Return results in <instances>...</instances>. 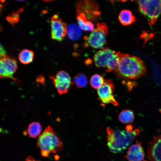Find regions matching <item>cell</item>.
<instances>
[{
	"label": "cell",
	"instance_id": "obj_1",
	"mask_svg": "<svg viewBox=\"0 0 161 161\" xmlns=\"http://www.w3.org/2000/svg\"><path fill=\"white\" fill-rule=\"evenodd\" d=\"M117 52L120 61L118 67L115 72L117 76L123 79H134L145 74V64L139 58L119 52Z\"/></svg>",
	"mask_w": 161,
	"mask_h": 161
},
{
	"label": "cell",
	"instance_id": "obj_2",
	"mask_svg": "<svg viewBox=\"0 0 161 161\" xmlns=\"http://www.w3.org/2000/svg\"><path fill=\"white\" fill-rule=\"evenodd\" d=\"M132 126L128 125L126 130H113L107 128V145L110 151L114 153L121 152L126 149L140 133L139 129H133Z\"/></svg>",
	"mask_w": 161,
	"mask_h": 161
},
{
	"label": "cell",
	"instance_id": "obj_3",
	"mask_svg": "<svg viewBox=\"0 0 161 161\" xmlns=\"http://www.w3.org/2000/svg\"><path fill=\"white\" fill-rule=\"evenodd\" d=\"M37 144L41 151L45 152L49 155L63 148L62 143L50 126L47 127L40 135Z\"/></svg>",
	"mask_w": 161,
	"mask_h": 161
},
{
	"label": "cell",
	"instance_id": "obj_4",
	"mask_svg": "<svg viewBox=\"0 0 161 161\" xmlns=\"http://www.w3.org/2000/svg\"><path fill=\"white\" fill-rule=\"evenodd\" d=\"M93 59L97 67H106L107 72L115 71L118 67L120 61L117 52L107 48H103L97 52Z\"/></svg>",
	"mask_w": 161,
	"mask_h": 161
},
{
	"label": "cell",
	"instance_id": "obj_5",
	"mask_svg": "<svg viewBox=\"0 0 161 161\" xmlns=\"http://www.w3.org/2000/svg\"><path fill=\"white\" fill-rule=\"evenodd\" d=\"M138 9L147 19L148 24H154L161 14V0H138Z\"/></svg>",
	"mask_w": 161,
	"mask_h": 161
},
{
	"label": "cell",
	"instance_id": "obj_6",
	"mask_svg": "<svg viewBox=\"0 0 161 161\" xmlns=\"http://www.w3.org/2000/svg\"><path fill=\"white\" fill-rule=\"evenodd\" d=\"M108 33L107 25L104 22H99L89 36H85L84 39L91 47L103 49L106 43V37Z\"/></svg>",
	"mask_w": 161,
	"mask_h": 161
},
{
	"label": "cell",
	"instance_id": "obj_7",
	"mask_svg": "<svg viewBox=\"0 0 161 161\" xmlns=\"http://www.w3.org/2000/svg\"><path fill=\"white\" fill-rule=\"evenodd\" d=\"M114 91V86L112 80H104L103 84L97 89L99 98L103 104L111 103L115 106L118 105L113 95Z\"/></svg>",
	"mask_w": 161,
	"mask_h": 161
},
{
	"label": "cell",
	"instance_id": "obj_8",
	"mask_svg": "<svg viewBox=\"0 0 161 161\" xmlns=\"http://www.w3.org/2000/svg\"><path fill=\"white\" fill-rule=\"evenodd\" d=\"M17 68L16 60L6 55L0 57V76L1 78H10L13 79V75Z\"/></svg>",
	"mask_w": 161,
	"mask_h": 161
},
{
	"label": "cell",
	"instance_id": "obj_9",
	"mask_svg": "<svg viewBox=\"0 0 161 161\" xmlns=\"http://www.w3.org/2000/svg\"><path fill=\"white\" fill-rule=\"evenodd\" d=\"M50 78L58 92L61 95L67 93L72 83L69 74L63 70L58 72L55 76H50Z\"/></svg>",
	"mask_w": 161,
	"mask_h": 161
},
{
	"label": "cell",
	"instance_id": "obj_10",
	"mask_svg": "<svg viewBox=\"0 0 161 161\" xmlns=\"http://www.w3.org/2000/svg\"><path fill=\"white\" fill-rule=\"evenodd\" d=\"M51 36L54 40L62 41L67 33L66 24L63 22L57 14L54 15L51 19Z\"/></svg>",
	"mask_w": 161,
	"mask_h": 161
},
{
	"label": "cell",
	"instance_id": "obj_11",
	"mask_svg": "<svg viewBox=\"0 0 161 161\" xmlns=\"http://www.w3.org/2000/svg\"><path fill=\"white\" fill-rule=\"evenodd\" d=\"M98 8L95 2L91 1H81L77 5L76 13H82L90 21L91 20L97 18L100 15Z\"/></svg>",
	"mask_w": 161,
	"mask_h": 161
},
{
	"label": "cell",
	"instance_id": "obj_12",
	"mask_svg": "<svg viewBox=\"0 0 161 161\" xmlns=\"http://www.w3.org/2000/svg\"><path fill=\"white\" fill-rule=\"evenodd\" d=\"M147 154L150 161H161V134L154 136L150 142Z\"/></svg>",
	"mask_w": 161,
	"mask_h": 161
},
{
	"label": "cell",
	"instance_id": "obj_13",
	"mask_svg": "<svg viewBox=\"0 0 161 161\" xmlns=\"http://www.w3.org/2000/svg\"><path fill=\"white\" fill-rule=\"evenodd\" d=\"M144 157V152L141 143L138 142L129 147L126 155L129 161H142Z\"/></svg>",
	"mask_w": 161,
	"mask_h": 161
},
{
	"label": "cell",
	"instance_id": "obj_14",
	"mask_svg": "<svg viewBox=\"0 0 161 161\" xmlns=\"http://www.w3.org/2000/svg\"><path fill=\"white\" fill-rule=\"evenodd\" d=\"M76 13L78 23L80 29L85 31H92L94 29L93 24L89 21L82 13Z\"/></svg>",
	"mask_w": 161,
	"mask_h": 161
},
{
	"label": "cell",
	"instance_id": "obj_15",
	"mask_svg": "<svg viewBox=\"0 0 161 161\" xmlns=\"http://www.w3.org/2000/svg\"><path fill=\"white\" fill-rule=\"evenodd\" d=\"M118 19L120 23L123 26L130 25L135 21V18L131 11L124 10L120 13Z\"/></svg>",
	"mask_w": 161,
	"mask_h": 161
},
{
	"label": "cell",
	"instance_id": "obj_16",
	"mask_svg": "<svg viewBox=\"0 0 161 161\" xmlns=\"http://www.w3.org/2000/svg\"><path fill=\"white\" fill-rule=\"evenodd\" d=\"M67 35L70 40L75 41L80 38L82 32L80 28L75 24H71L67 27Z\"/></svg>",
	"mask_w": 161,
	"mask_h": 161
},
{
	"label": "cell",
	"instance_id": "obj_17",
	"mask_svg": "<svg viewBox=\"0 0 161 161\" xmlns=\"http://www.w3.org/2000/svg\"><path fill=\"white\" fill-rule=\"evenodd\" d=\"M42 131V127L40 123L32 122L29 125L27 132L29 137L35 138L39 136Z\"/></svg>",
	"mask_w": 161,
	"mask_h": 161
},
{
	"label": "cell",
	"instance_id": "obj_18",
	"mask_svg": "<svg viewBox=\"0 0 161 161\" xmlns=\"http://www.w3.org/2000/svg\"><path fill=\"white\" fill-rule=\"evenodd\" d=\"M34 56V52L32 51L24 49L21 51L19 53L18 59L21 63L27 64L32 61Z\"/></svg>",
	"mask_w": 161,
	"mask_h": 161
},
{
	"label": "cell",
	"instance_id": "obj_19",
	"mask_svg": "<svg viewBox=\"0 0 161 161\" xmlns=\"http://www.w3.org/2000/svg\"><path fill=\"white\" fill-rule=\"evenodd\" d=\"M119 120L120 122L124 124H127L132 122L134 118L133 112L129 109L123 110L120 113Z\"/></svg>",
	"mask_w": 161,
	"mask_h": 161
},
{
	"label": "cell",
	"instance_id": "obj_20",
	"mask_svg": "<svg viewBox=\"0 0 161 161\" xmlns=\"http://www.w3.org/2000/svg\"><path fill=\"white\" fill-rule=\"evenodd\" d=\"M73 81L75 86L78 88H82L85 87L87 84L86 77L83 73L77 74L74 78Z\"/></svg>",
	"mask_w": 161,
	"mask_h": 161
},
{
	"label": "cell",
	"instance_id": "obj_21",
	"mask_svg": "<svg viewBox=\"0 0 161 161\" xmlns=\"http://www.w3.org/2000/svg\"><path fill=\"white\" fill-rule=\"evenodd\" d=\"M104 81V80L101 76L95 74L92 76L90 82L91 85L93 88L98 89L103 84Z\"/></svg>",
	"mask_w": 161,
	"mask_h": 161
},
{
	"label": "cell",
	"instance_id": "obj_22",
	"mask_svg": "<svg viewBox=\"0 0 161 161\" xmlns=\"http://www.w3.org/2000/svg\"><path fill=\"white\" fill-rule=\"evenodd\" d=\"M23 10V8H21L15 12H12L10 15L6 17V19L7 21L13 26L18 21L19 14Z\"/></svg>",
	"mask_w": 161,
	"mask_h": 161
},
{
	"label": "cell",
	"instance_id": "obj_23",
	"mask_svg": "<svg viewBox=\"0 0 161 161\" xmlns=\"http://www.w3.org/2000/svg\"><path fill=\"white\" fill-rule=\"evenodd\" d=\"M6 52L4 47L1 44L0 45V57L5 56Z\"/></svg>",
	"mask_w": 161,
	"mask_h": 161
},
{
	"label": "cell",
	"instance_id": "obj_24",
	"mask_svg": "<svg viewBox=\"0 0 161 161\" xmlns=\"http://www.w3.org/2000/svg\"><path fill=\"white\" fill-rule=\"evenodd\" d=\"M37 81L41 83H44V79L43 76H39L37 79Z\"/></svg>",
	"mask_w": 161,
	"mask_h": 161
},
{
	"label": "cell",
	"instance_id": "obj_25",
	"mask_svg": "<svg viewBox=\"0 0 161 161\" xmlns=\"http://www.w3.org/2000/svg\"><path fill=\"white\" fill-rule=\"evenodd\" d=\"M24 161H40L39 160H35L32 157L30 156H28L26 158Z\"/></svg>",
	"mask_w": 161,
	"mask_h": 161
}]
</instances>
